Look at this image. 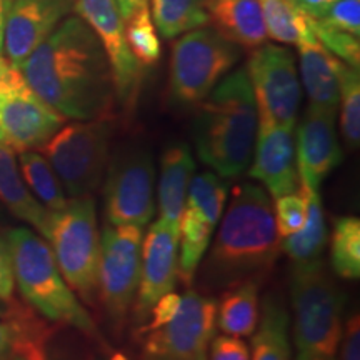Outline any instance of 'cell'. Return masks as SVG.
<instances>
[{
    "mask_svg": "<svg viewBox=\"0 0 360 360\" xmlns=\"http://www.w3.org/2000/svg\"><path fill=\"white\" fill-rule=\"evenodd\" d=\"M42 101L70 120L114 119L115 87L101 40L72 13L19 65Z\"/></svg>",
    "mask_w": 360,
    "mask_h": 360,
    "instance_id": "1",
    "label": "cell"
},
{
    "mask_svg": "<svg viewBox=\"0 0 360 360\" xmlns=\"http://www.w3.org/2000/svg\"><path fill=\"white\" fill-rule=\"evenodd\" d=\"M220 219L202 267V289L219 292L245 281H262L281 254L269 193L255 184H238Z\"/></svg>",
    "mask_w": 360,
    "mask_h": 360,
    "instance_id": "2",
    "label": "cell"
},
{
    "mask_svg": "<svg viewBox=\"0 0 360 360\" xmlns=\"http://www.w3.org/2000/svg\"><path fill=\"white\" fill-rule=\"evenodd\" d=\"M259 117L247 69L229 72L197 105L192 125L199 159L224 179L249 169Z\"/></svg>",
    "mask_w": 360,
    "mask_h": 360,
    "instance_id": "3",
    "label": "cell"
},
{
    "mask_svg": "<svg viewBox=\"0 0 360 360\" xmlns=\"http://www.w3.org/2000/svg\"><path fill=\"white\" fill-rule=\"evenodd\" d=\"M7 244L13 281L25 302L49 321L75 327L98 339L96 322L62 277L47 240L30 229L17 227L7 233Z\"/></svg>",
    "mask_w": 360,
    "mask_h": 360,
    "instance_id": "4",
    "label": "cell"
},
{
    "mask_svg": "<svg viewBox=\"0 0 360 360\" xmlns=\"http://www.w3.org/2000/svg\"><path fill=\"white\" fill-rule=\"evenodd\" d=\"M290 302L295 360H337L347 299L321 259L294 262Z\"/></svg>",
    "mask_w": 360,
    "mask_h": 360,
    "instance_id": "5",
    "label": "cell"
},
{
    "mask_svg": "<svg viewBox=\"0 0 360 360\" xmlns=\"http://www.w3.org/2000/svg\"><path fill=\"white\" fill-rule=\"evenodd\" d=\"M45 240L51 245L62 277L75 295L85 304L96 305L101 231L94 197H75L67 202L64 209L52 212Z\"/></svg>",
    "mask_w": 360,
    "mask_h": 360,
    "instance_id": "6",
    "label": "cell"
},
{
    "mask_svg": "<svg viewBox=\"0 0 360 360\" xmlns=\"http://www.w3.org/2000/svg\"><path fill=\"white\" fill-rule=\"evenodd\" d=\"M112 135L114 119L74 120L39 148L70 199L92 195L102 186L112 155Z\"/></svg>",
    "mask_w": 360,
    "mask_h": 360,
    "instance_id": "7",
    "label": "cell"
},
{
    "mask_svg": "<svg viewBox=\"0 0 360 360\" xmlns=\"http://www.w3.org/2000/svg\"><path fill=\"white\" fill-rule=\"evenodd\" d=\"M242 49L212 27L180 35L172 45L169 72L170 101L180 107L199 105L240 60Z\"/></svg>",
    "mask_w": 360,
    "mask_h": 360,
    "instance_id": "8",
    "label": "cell"
},
{
    "mask_svg": "<svg viewBox=\"0 0 360 360\" xmlns=\"http://www.w3.org/2000/svg\"><path fill=\"white\" fill-rule=\"evenodd\" d=\"M102 197L107 224L142 229L150 224L157 209L155 165L150 152L142 147H125L110 155Z\"/></svg>",
    "mask_w": 360,
    "mask_h": 360,
    "instance_id": "9",
    "label": "cell"
},
{
    "mask_svg": "<svg viewBox=\"0 0 360 360\" xmlns=\"http://www.w3.org/2000/svg\"><path fill=\"white\" fill-rule=\"evenodd\" d=\"M245 69L259 122L295 129L302 85L294 52L283 45L265 42L250 52Z\"/></svg>",
    "mask_w": 360,
    "mask_h": 360,
    "instance_id": "10",
    "label": "cell"
},
{
    "mask_svg": "<svg viewBox=\"0 0 360 360\" xmlns=\"http://www.w3.org/2000/svg\"><path fill=\"white\" fill-rule=\"evenodd\" d=\"M143 229L105 224L98 260V299L114 327H122L141 281Z\"/></svg>",
    "mask_w": 360,
    "mask_h": 360,
    "instance_id": "11",
    "label": "cell"
},
{
    "mask_svg": "<svg viewBox=\"0 0 360 360\" xmlns=\"http://www.w3.org/2000/svg\"><path fill=\"white\" fill-rule=\"evenodd\" d=\"M65 120L30 89L19 67L0 77V143L13 152L37 150Z\"/></svg>",
    "mask_w": 360,
    "mask_h": 360,
    "instance_id": "12",
    "label": "cell"
},
{
    "mask_svg": "<svg viewBox=\"0 0 360 360\" xmlns=\"http://www.w3.org/2000/svg\"><path fill=\"white\" fill-rule=\"evenodd\" d=\"M217 328V302L188 289L175 317L147 332L142 344L143 360H207Z\"/></svg>",
    "mask_w": 360,
    "mask_h": 360,
    "instance_id": "13",
    "label": "cell"
},
{
    "mask_svg": "<svg viewBox=\"0 0 360 360\" xmlns=\"http://www.w3.org/2000/svg\"><path fill=\"white\" fill-rule=\"evenodd\" d=\"M75 13L101 40L109 58L117 105L125 117L132 115L141 96L143 67L130 52L125 37V22L115 0H75Z\"/></svg>",
    "mask_w": 360,
    "mask_h": 360,
    "instance_id": "14",
    "label": "cell"
},
{
    "mask_svg": "<svg viewBox=\"0 0 360 360\" xmlns=\"http://www.w3.org/2000/svg\"><path fill=\"white\" fill-rule=\"evenodd\" d=\"M179 278V229L157 220L142 240L141 281L134 300V319L139 327L147 322L162 295L175 289Z\"/></svg>",
    "mask_w": 360,
    "mask_h": 360,
    "instance_id": "15",
    "label": "cell"
},
{
    "mask_svg": "<svg viewBox=\"0 0 360 360\" xmlns=\"http://www.w3.org/2000/svg\"><path fill=\"white\" fill-rule=\"evenodd\" d=\"M337 109L309 105L294 134L300 186L321 191L323 180L339 167L342 148L337 134Z\"/></svg>",
    "mask_w": 360,
    "mask_h": 360,
    "instance_id": "16",
    "label": "cell"
},
{
    "mask_svg": "<svg viewBox=\"0 0 360 360\" xmlns=\"http://www.w3.org/2000/svg\"><path fill=\"white\" fill-rule=\"evenodd\" d=\"M72 13L75 0H13L4 29L7 60L19 67Z\"/></svg>",
    "mask_w": 360,
    "mask_h": 360,
    "instance_id": "17",
    "label": "cell"
},
{
    "mask_svg": "<svg viewBox=\"0 0 360 360\" xmlns=\"http://www.w3.org/2000/svg\"><path fill=\"white\" fill-rule=\"evenodd\" d=\"M294 130L282 125L259 122L249 177L264 184L272 199L299 191L300 180L295 164Z\"/></svg>",
    "mask_w": 360,
    "mask_h": 360,
    "instance_id": "18",
    "label": "cell"
},
{
    "mask_svg": "<svg viewBox=\"0 0 360 360\" xmlns=\"http://www.w3.org/2000/svg\"><path fill=\"white\" fill-rule=\"evenodd\" d=\"M195 172V159L186 142H174L160 157L159 186H157V207L159 220L179 229V219L186 207V197L191 180Z\"/></svg>",
    "mask_w": 360,
    "mask_h": 360,
    "instance_id": "19",
    "label": "cell"
},
{
    "mask_svg": "<svg viewBox=\"0 0 360 360\" xmlns=\"http://www.w3.org/2000/svg\"><path fill=\"white\" fill-rule=\"evenodd\" d=\"M209 24L240 49L260 47L269 40L259 0H207Z\"/></svg>",
    "mask_w": 360,
    "mask_h": 360,
    "instance_id": "20",
    "label": "cell"
},
{
    "mask_svg": "<svg viewBox=\"0 0 360 360\" xmlns=\"http://www.w3.org/2000/svg\"><path fill=\"white\" fill-rule=\"evenodd\" d=\"M300 58V77L309 105L339 109L340 67L344 62L332 56L319 39L297 45Z\"/></svg>",
    "mask_w": 360,
    "mask_h": 360,
    "instance_id": "21",
    "label": "cell"
},
{
    "mask_svg": "<svg viewBox=\"0 0 360 360\" xmlns=\"http://www.w3.org/2000/svg\"><path fill=\"white\" fill-rule=\"evenodd\" d=\"M0 202L17 219L32 225L44 238L47 237L52 212L45 209L25 186L15 152L4 143H0Z\"/></svg>",
    "mask_w": 360,
    "mask_h": 360,
    "instance_id": "22",
    "label": "cell"
},
{
    "mask_svg": "<svg viewBox=\"0 0 360 360\" xmlns=\"http://www.w3.org/2000/svg\"><path fill=\"white\" fill-rule=\"evenodd\" d=\"M299 192L302 193L305 205H307V217L299 232L281 238V250L285 252L294 262H310V260L321 259L327 247L328 233L326 212H323L322 197L319 191L300 186Z\"/></svg>",
    "mask_w": 360,
    "mask_h": 360,
    "instance_id": "23",
    "label": "cell"
},
{
    "mask_svg": "<svg viewBox=\"0 0 360 360\" xmlns=\"http://www.w3.org/2000/svg\"><path fill=\"white\" fill-rule=\"evenodd\" d=\"M289 312L276 295L265 297L252 335L250 360H290Z\"/></svg>",
    "mask_w": 360,
    "mask_h": 360,
    "instance_id": "24",
    "label": "cell"
},
{
    "mask_svg": "<svg viewBox=\"0 0 360 360\" xmlns=\"http://www.w3.org/2000/svg\"><path fill=\"white\" fill-rule=\"evenodd\" d=\"M259 289L260 281H245L224 290L217 305V327L225 335L254 334L260 317Z\"/></svg>",
    "mask_w": 360,
    "mask_h": 360,
    "instance_id": "25",
    "label": "cell"
},
{
    "mask_svg": "<svg viewBox=\"0 0 360 360\" xmlns=\"http://www.w3.org/2000/svg\"><path fill=\"white\" fill-rule=\"evenodd\" d=\"M215 229L193 207H184L179 219V278L186 285L195 277L199 265L210 245V237Z\"/></svg>",
    "mask_w": 360,
    "mask_h": 360,
    "instance_id": "26",
    "label": "cell"
},
{
    "mask_svg": "<svg viewBox=\"0 0 360 360\" xmlns=\"http://www.w3.org/2000/svg\"><path fill=\"white\" fill-rule=\"evenodd\" d=\"M269 39L285 45H300L317 39L310 17L295 6L294 0H259Z\"/></svg>",
    "mask_w": 360,
    "mask_h": 360,
    "instance_id": "27",
    "label": "cell"
},
{
    "mask_svg": "<svg viewBox=\"0 0 360 360\" xmlns=\"http://www.w3.org/2000/svg\"><path fill=\"white\" fill-rule=\"evenodd\" d=\"M207 0H150L152 19L164 39L180 35L209 25Z\"/></svg>",
    "mask_w": 360,
    "mask_h": 360,
    "instance_id": "28",
    "label": "cell"
},
{
    "mask_svg": "<svg viewBox=\"0 0 360 360\" xmlns=\"http://www.w3.org/2000/svg\"><path fill=\"white\" fill-rule=\"evenodd\" d=\"M19 162L22 179L35 199L51 212L64 209L69 199L49 160L39 152L25 150L19 152Z\"/></svg>",
    "mask_w": 360,
    "mask_h": 360,
    "instance_id": "29",
    "label": "cell"
},
{
    "mask_svg": "<svg viewBox=\"0 0 360 360\" xmlns=\"http://www.w3.org/2000/svg\"><path fill=\"white\" fill-rule=\"evenodd\" d=\"M330 265L335 276L357 281L360 277V220L337 217L330 238Z\"/></svg>",
    "mask_w": 360,
    "mask_h": 360,
    "instance_id": "30",
    "label": "cell"
},
{
    "mask_svg": "<svg viewBox=\"0 0 360 360\" xmlns=\"http://www.w3.org/2000/svg\"><path fill=\"white\" fill-rule=\"evenodd\" d=\"M229 187L224 177L215 174L214 170H207L192 177L188 186L186 205L193 207L204 215L212 227H217L220 217H222L224 207L227 204Z\"/></svg>",
    "mask_w": 360,
    "mask_h": 360,
    "instance_id": "31",
    "label": "cell"
},
{
    "mask_svg": "<svg viewBox=\"0 0 360 360\" xmlns=\"http://www.w3.org/2000/svg\"><path fill=\"white\" fill-rule=\"evenodd\" d=\"M125 37L130 52L142 67H154L159 62L162 56L160 39L148 4L139 7L134 15L125 20Z\"/></svg>",
    "mask_w": 360,
    "mask_h": 360,
    "instance_id": "32",
    "label": "cell"
},
{
    "mask_svg": "<svg viewBox=\"0 0 360 360\" xmlns=\"http://www.w3.org/2000/svg\"><path fill=\"white\" fill-rule=\"evenodd\" d=\"M340 132L349 150H357L360 143V75L359 69L347 64L340 67Z\"/></svg>",
    "mask_w": 360,
    "mask_h": 360,
    "instance_id": "33",
    "label": "cell"
},
{
    "mask_svg": "<svg viewBox=\"0 0 360 360\" xmlns=\"http://www.w3.org/2000/svg\"><path fill=\"white\" fill-rule=\"evenodd\" d=\"M312 29H314L315 37L319 39V42H321L323 47H326L327 51L332 53V56L340 58L344 64L354 67V69H359L360 67V40L357 35L330 29V27L319 25V24H315L314 20H312Z\"/></svg>",
    "mask_w": 360,
    "mask_h": 360,
    "instance_id": "34",
    "label": "cell"
},
{
    "mask_svg": "<svg viewBox=\"0 0 360 360\" xmlns=\"http://www.w3.org/2000/svg\"><path fill=\"white\" fill-rule=\"evenodd\" d=\"M274 209H276L274 220H276V227L281 238L289 237L304 227L305 217H307V205H305L302 193L299 191L277 197Z\"/></svg>",
    "mask_w": 360,
    "mask_h": 360,
    "instance_id": "35",
    "label": "cell"
},
{
    "mask_svg": "<svg viewBox=\"0 0 360 360\" xmlns=\"http://www.w3.org/2000/svg\"><path fill=\"white\" fill-rule=\"evenodd\" d=\"M315 24L330 27L352 35H360V0H337L321 15L312 19Z\"/></svg>",
    "mask_w": 360,
    "mask_h": 360,
    "instance_id": "36",
    "label": "cell"
},
{
    "mask_svg": "<svg viewBox=\"0 0 360 360\" xmlns=\"http://www.w3.org/2000/svg\"><path fill=\"white\" fill-rule=\"evenodd\" d=\"M180 302H182V295L175 294V292H169V294L162 295L159 300L154 304V307L150 310V321L143 323L142 327L137 328V334H147V332L155 330L165 323H169L172 319L177 315L180 309Z\"/></svg>",
    "mask_w": 360,
    "mask_h": 360,
    "instance_id": "37",
    "label": "cell"
},
{
    "mask_svg": "<svg viewBox=\"0 0 360 360\" xmlns=\"http://www.w3.org/2000/svg\"><path fill=\"white\" fill-rule=\"evenodd\" d=\"M209 360H250V349L240 337L219 335L210 342Z\"/></svg>",
    "mask_w": 360,
    "mask_h": 360,
    "instance_id": "38",
    "label": "cell"
},
{
    "mask_svg": "<svg viewBox=\"0 0 360 360\" xmlns=\"http://www.w3.org/2000/svg\"><path fill=\"white\" fill-rule=\"evenodd\" d=\"M337 360H360V321L359 312L349 317L345 327L342 328V339Z\"/></svg>",
    "mask_w": 360,
    "mask_h": 360,
    "instance_id": "39",
    "label": "cell"
},
{
    "mask_svg": "<svg viewBox=\"0 0 360 360\" xmlns=\"http://www.w3.org/2000/svg\"><path fill=\"white\" fill-rule=\"evenodd\" d=\"M13 269L11 249L7 238L0 236V300H11L13 297Z\"/></svg>",
    "mask_w": 360,
    "mask_h": 360,
    "instance_id": "40",
    "label": "cell"
},
{
    "mask_svg": "<svg viewBox=\"0 0 360 360\" xmlns=\"http://www.w3.org/2000/svg\"><path fill=\"white\" fill-rule=\"evenodd\" d=\"M20 342V332L11 319H0V359L15 354Z\"/></svg>",
    "mask_w": 360,
    "mask_h": 360,
    "instance_id": "41",
    "label": "cell"
},
{
    "mask_svg": "<svg viewBox=\"0 0 360 360\" xmlns=\"http://www.w3.org/2000/svg\"><path fill=\"white\" fill-rule=\"evenodd\" d=\"M337 2V0H294L297 7L302 11L305 15L310 17V19H315L317 15L332 6V4Z\"/></svg>",
    "mask_w": 360,
    "mask_h": 360,
    "instance_id": "42",
    "label": "cell"
},
{
    "mask_svg": "<svg viewBox=\"0 0 360 360\" xmlns=\"http://www.w3.org/2000/svg\"><path fill=\"white\" fill-rule=\"evenodd\" d=\"M115 4H117V7H119L120 15H122V19L125 22L134 15V12L137 11L139 7L148 4V0H115Z\"/></svg>",
    "mask_w": 360,
    "mask_h": 360,
    "instance_id": "43",
    "label": "cell"
},
{
    "mask_svg": "<svg viewBox=\"0 0 360 360\" xmlns=\"http://www.w3.org/2000/svg\"><path fill=\"white\" fill-rule=\"evenodd\" d=\"M13 0H0V53H2L4 45V29H6V20L8 12H11Z\"/></svg>",
    "mask_w": 360,
    "mask_h": 360,
    "instance_id": "44",
    "label": "cell"
},
{
    "mask_svg": "<svg viewBox=\"0 0 360 360\" xmlns=\"http://www.w3.org/2000/svg\"><path fill=\"white\" fill-rule=\"evenodd\" d=\"M11 65L12 64L7 60L6 56H2V53H0V77H2V75L6 74V72L8 70V67H11Z\"/></svg>",
    "mask_w": 360,
    "mask_h": 360,
    "instance_id": "45",
    "label": "cell"
},
{
    "mask_svg": "<svg viewBox=\"0 0 360 360\" xmlns=\"http://www.w3.org/2000/svg\"><path fill=\"white\" fill-rule=\"evenodd\" d=\"M7 310H8V300H0V319L6 317Z\"/></svg>",
    "mask_w": 360,
    "mask_h": 360,
    "instance_id": "46",
    "label": "cell"
},
{
    "mask_svg": "<svg viewBox=\"0 0 360 360\" xmlns=\"http://www.w3.org/2000/svg\"><path fill=\"white\" fill-rule=\"evenodd\" d=\"M110 360H129V359L125 357V355H124L122 352H115V354L110 357Z\"/></svg>",
    "mask_w": 360,
    "mask_h": 360,
    "instance_id": "47",
    "label": "cell"
},
{
    "mask_svg": "<svg viewBox=\"0 0 360 360\" xmlns=\"http://www.w3.org/2000/svg\"><path fill=\"white\" fill-rule=\"evenodd\" d=\"M13 360H25V359H22V357H15Z\"/></svg>",
    "mask_w": 360,
    "mask_h": 360,
    "instance_id": "48",
    "label": "cell"
}]
</instances>
